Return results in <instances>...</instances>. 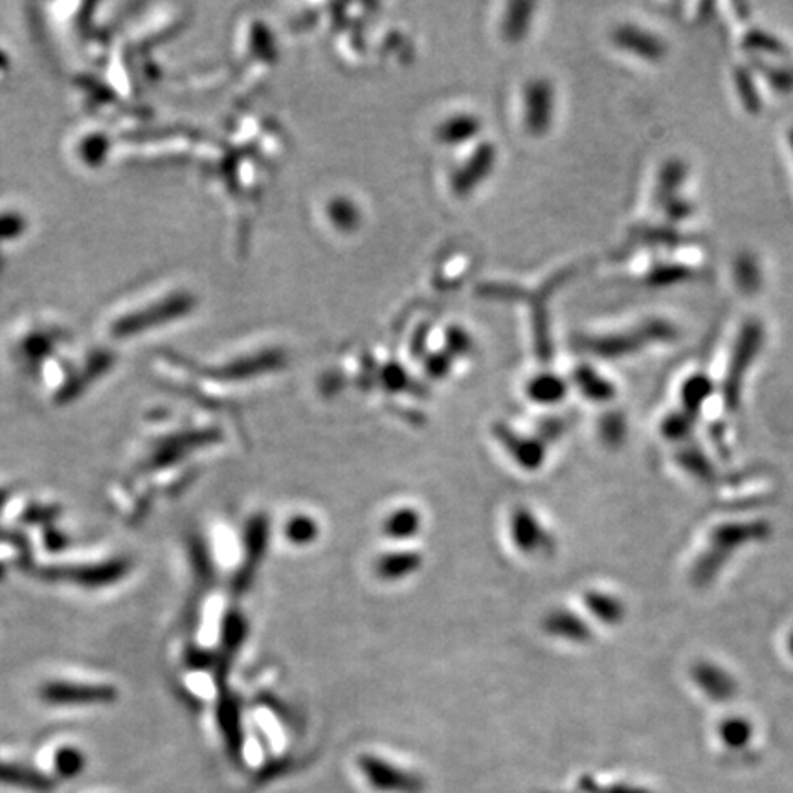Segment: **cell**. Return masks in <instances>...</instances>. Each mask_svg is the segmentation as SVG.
Listing matches in <instances>:
<instances>
[{
    "label": "cell",
    "instance_id": "5",
    "mask_svg": "<svg viewBox=\"0 0 793 793\" xmlns=\"http://www.w3.org/2000/svg\"><path fill=\"white\" fill-rule=\"evenodd\" d=\"M287 533H289L293 542H307V540H311L315 533H317V527L312 526L311 520L296 518V520L290 521Z\"/></svg>",
    "mask_w": 793,
    "mask_h": 793
},
{
    "label": "cell",
    "instance_id": "1",
    "mask_svg": "<svg viewBox=\"0 0 793 793\" xmlns=\"http://www.w3.org/2000/svg\"><path fill=\"white\" fill-rule=\"evenodd\" d=\"M0 784L35 793H48L56 788L51 777L43 775L34 768L10 762H0Z\"/></svg>",
    "mask_w": 793,
    "mask_h": 793
},
{
    "label": "cell",
    "instance_id": "4",
    "mask_svg": "<svg viewBox=\"0 0 793 793\" xmlns=\"http://www.w3.org/2000/svg\"><path fill=\"white\" fill-rule=\"evenodd\" d=\"M389 533L394 537H410L417 531V516L414 510H400L389 520Z\"/></svg>",
    "mask_w": 793,
    "mask_h": 793
},
{
    "label": "cell",
    "instance_id": "3",
    "mask_svg": "<svg viewBox=\"0 0 793 793\" xmlns=\"http://www.w3.org/2000/svg\"><path fill=\"white\" fill-rule=\"evenodd\" d=\"M54 764L57 775L62 779H74L85 770V757L76 748H63L62 751H57Z\"/></svg>",
    "mask_w": 793,
    "mask_h": 793
},
{
    "label": "cell",
    "instance_id": "6",
    "mask_svg": "<svg viewBox=\"0 0 793 793\" xmlns=\"http://www.w3.org/2000/svg\"><path fill=\"white\" fill-rule=\"evenodd\" d=\"M520 526L527 527V518L524 516V518H520ZM529 529H535L533 521L529 520ZM526 535H529V542H533L535 533L533 531H526Z\"/></svg>",
    "mask_w": 793,
    "mask_h": 793
},
{
    "label": "cell",
    "instance_id": "2",
    "mask_svg": "<svg viewBox=\"0 0 793 793\" xmlns=\"http://www.w3.org/2000/svg\"><path fill=\"white\" fill-rule=\"evenodd\" d=\"M46 696H48V700H52V702L70 704V702H101V700L107 698V693L106 691H100V689L62 687V685H56V687L46 693Z\"/></svg>",
    "mask_w": 793,
    "mask_h": 793
}]
</instances>
